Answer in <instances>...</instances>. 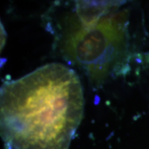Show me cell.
<instances>
[{
    "label": "cell",
    "mask_w": 149,
    "mask_h": 149,
    "mask_svg": "<svg viewBox=\"0 0 149 149\" xmlns=\"http://www.w3.org/2000/svg\"><path fill=\"white\" fill-rule=\"evenodd\" d=\"M54 49L100 88L120 74L129 57L126 11L74 2V8L48 23Z\"/></svg>",
    "instance_id": "cell-2"
},
{
    "label": "cell",
    "mask_w": 149,
    "mask_h": 149,
    "mask_svg": "<svg viewBox=\"0 0 149 149\" xmlns=\"http://www.w3.org/2000/svg\"><path fill=\"white\" fill-rule=\"evenodd\" d=\"M127 1L128 0H74V2L76 3L108 8H118Z\"/></svg>",
    "instance_id": "cell-3"
},
{
    "label": "cell",
    "mask_w": 149,
    "mask_h": 149,
    "mask_svg": "<svg viewBox=\"0 0 149 149\" xmlns=\"http://www.w3.org/2000/svg\"><path fill=\"white\" fill-rule=\"evenodd\" d=\"M79 75L61 63L42 65L0 90L5 149H69L84 115Z\"/></svg>",
    "instance_id": "cell-1"
}]
</instances>
